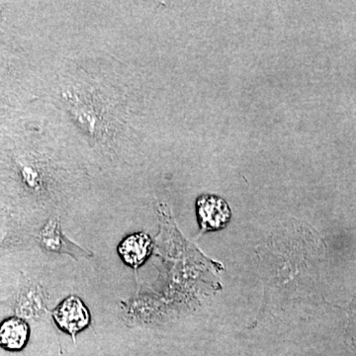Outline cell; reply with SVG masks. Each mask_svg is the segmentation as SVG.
Returning <instances> with one entry per match:
<instances>
[{"mask_svg":"<svg viewBox=\"0 0 356 356\" xmlns=\"http://www.w3.org/2000/svg\"><path fill=\"white\" fill-rule=\"evenodd\" d=\"M49 293L46 288L21 273L17 290L10 298L3 300L2 305L13 312V315L23 320H41L48 313Z\"/></svg>","mask_w":356,"mask_h":356,"instance_id":"obj_1","label":"cell"},{"mask_svg":"<svg viewBox=\"0 0 356 356\" xmlns=\"http://www.w3.org/2000/svg\"><path fill=\"white\" fill-rule=\"evenodd\" d=\"M34 238L42 250L51 254L70 255L76 261L81 259H89L93 257L92 252L72 242L63 233L60 217L58 216L49 218L43 227L37 232Z\"/></svg>","mask_w":356,"mask_h":356,"instance_id":"obj_2","label":"cell"},{"mask_svg":"<svg viewBox=\"0 0 356 356\" xmlns=\"http://www.w3.org/2000/svg\"><path fill=\"white\" fill-rule=\"evenodd\" d=\"M51 317L56 325L76 341V334L89 327L90 312L77 296H70L51 311Z\"/></svg>","mask_w":356,"mask_h":356,"instance_id":"obj_3","label":"cell"},{"mask_svg":"<svg viewBox=\"0 0 356 356\" xmlns=\"http://www.w3.org/2000/svg\"><path fill=\"white\" fill-rule=\"evenodd\" d=\"M201 231L214 232L224 229L231 221L232 211L227 201L220 196L204 194L196 201Z\"/></svg>","mask_w":356,"mask_h":356,"instance_id":"obj_4","label":"cell"},{"mask_svg":"<svg viewBox=\"0 0 356 356\" xmlns=\"http://www.w3.org/2000/svg\"><path fill=\"white\" fill-rule=\"evenodd\" d=\"M30 332L27 321L9 316L0 322V348L7 353H19L27 346Z\"/></svg>","mask_w":356,"mask_h":356,"instance_id":"obj_5","label":"cell"},{"mask_svg":"<svg viewBox=\"0 0 356 356\" xmlns=\"http://www.w3.org/2000/svg\"><path fill=\"white\" fill-rule=\"evenodd\" d=\"M153 250V241L147 234L128 236L118 245V254L127 266L137 269L147 261Z\"/></svg>","mask_w":356,"mask_h":356,"instance_id":"obj_6","label":"cell"},{"mask_svg":"<svg viewBox=\"0 0 356 356\" xmlns=\"http://www.w3.org/2000/svg\"><path fill=\"white\" fill-rule=\"evenodd\" d=\"M20 238L19 220L0 197V250L13 254L17 250Z\"/></svg>","mask_w":356,"mask_h":356,"instance_id":"obj_7","label":"cell"},{"mask_svg":"<svg viewBox=\"0 0 356 356\" xmlns=\"http://www.w3.org/2000/svg\"><path fill=\"white\" fill-rule=\"evenodd\" d=\"M6 255H8L7 252H2V250H0V259H2V257H6Z\"/></svg>","mask_w":356,"mask_h":356,"instance_id":"obj_8","label":"cell"}]
</instances>
